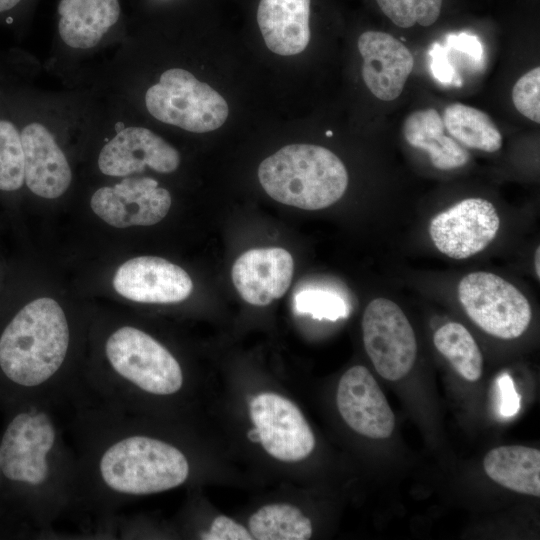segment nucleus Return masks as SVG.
I'll return each instance as SVG.
<instances>
[{"label":"nucleus","instance_id":"obj_1","mask_svg":"<svg viewBox=\"0 0 540 540\" xmlns=\"http://www.w3.org/2000/svg\"><path fill=\"white\" fill-rule=\"evenodd\" d=\"M70 345V329L62 307L42 297L21 308L0 336V369L26 389L55 384Z\"/></svg>","mask_w":540,"mask_h":540},{"label":"nucleus","instance_id":"obj_2","mask_svg":"<svg viewBox=\"0 0 540 540\" xmlns=\"http://www.w3.org/2000/svg\"><path fill=\"white\" fill-rule=\"evenodd\" d=\"M93 476L112 496H143L182 485L189 462L176 446L148 435L123 431L95 452Z\"/></svg>","mask_w":540,"mask_h":540},{"label":"nucleus","instance_id":"obj_3","mask_svg":"<svg viewBox=\"0 0 540 540\" xmlns=\"http://www.w3.org/2000/svg\"><path fill=\"white\" fill-rule=\"evenodd\" d=\"M258 179L271 198L304 210L331 206L348 186V173L340 158L312 144L279 149L261 162Z\"/></svg>","mask_w":540,"mask_h":540},{"label":"nucleus","instance_id":"obj_4","mask_svg":"<svg viewBox=\"0 0 540 540\" xmlns=\"http://www.w3.org/2000/svg\"><path fill=\"white\" fill-rule=\"evenodd\" d=\"M60 438L52 416L43 408L15 415L0 443V472L16 483L41 491L45 503L63 484Z\"/></svg>","mask_w":540,"mask_h":540},{"label":"nucleus","instance_id":"obj_5","mask_svg":"<svg viewBox=\"0 0 540 540\" xmlns=\"http://www.w3.org/2000/svg\"><path fill=\"white\" fill-rule=\"evenodd\" d=\"M6 86L20 126L25 185L36 196L58 198L70 187L72 170L54 132V121L43 116L26 89Z\"/></svg>","mask_w":540,"mask_h":540},{"label":"nucleus","instance_id":"obj_6","mask_svg":"<svg viewBox=\"0 0 540 540\" xmlns=\"http://www.w3.org/2000/svg\"><path fill=\"white\" fill-rule=\"evenodd\" d=\"M107 362L118 379L114 385L125 391L169 396L183 385V372L177 359L159 341L143 330L122 326L106 340Z\"/></svg>","mask_w":540,"mask_h":540},{"label":"nucleus","instance_id":"obj_7","mask_svg":"<svg viewBox=\"0 0 540 540\" xmlns=\"http://www.w3.org/2000/svg\"><path fill=\"white\" fill-rule=\"evenodd\" d=\"M146 111L161 123L193 133L221 127L229 114L226 100L190 71L173 67L144 92Z\"/></svg>","mask_w":540,"mask_h":540},{"label":"nucleus","instance_id":"obj_8","mask_svg":"<svg viewBox=\"0 0 540 540\" xmlns=\"http://www.w3.org/2000/svg\"><path fill=\"white\" fill-rule=\"evenodd\" d=\"M458 298L469 318L494 337L518 338L530 324L532 310L527 298L496 274H467L458 284Z\"/></svg>","mask_w":540,"mask_h":540},{"label":"nucleus","instance_id":"obj_9","mask_svg":"<svg viewBox=\"0 0 540 540\" xmlns=\"http://www.w3.org/2000/svg\"><path fill=\"white\" fill-rule=\"evenodd\" d=\"M363 342L367 355L380 376L397 381L413 367L417 355L414 330L393 301L376 298L362 317Z\"/></svg>","mask_w":540,"mask_h":540},{"label":"nucleus","instance_id":"obj_10","mask_svg":"<svg viewBox=\"0 0 540 540\" xmlns=\"http://www.w3.org/2000/svg\"><path fill=\"white\" fill-rule=\"evenodd\" d=\"M113 134L100 148L97 165L109 177L123 178L149 168L158 173L177 170L181 156L176 148L147 127L114 123Z\"/></svg>","mask_w":540,"mask_h":540},{"label":"nucleus","instance_id":"obj_11","mask_svg":"<svg viewBox=\"0 0 540 540\" xmlns=\"http://www.w3.org/2000/svg\"><path fill=\"white\" fill-rule=\"evenodd\" d=\"M499 227L498 212L490 201L467 198L435 215L429 224V235L441 253L461 260L487 248Z\"/></svg>","mask_w":540,"mask_h":540},{"label":"nucleus","instance_id":"obj_12","mask_svg":"<svg viewBox=\"0 0 540 540\" xmlns=\"http://www.w3.org/2000/svg\"><path fill=\"white\" fill-rule=\"evenodd\" d=\"M249 411L259 442L272 457L297 462L313 451L314 434L300 409L289 399L276 393H261L251 400Z\"/></svg>","mask_w":540,"mask_h":540},{"label":"nucleus","instance_id":"obj_13","mask_svg":"<svg viewBox=\"0 0 540 540\" xmlns=\"http://www.w3.org/2000/svg\"><path fill=\"white\" fill-rule=\"evenodd\" d=\"M94 213L116 228L150 226L169 212V191L148 176L123 177L119 182L98 188L90 200Z\"/></svg>","mask_w":540,"mask_h":540},{"label":"nucleus","instance_id":"obj_14","mask_svg":"<svg viewBox=\"0 0 540 540\" xmlns=\"http://www.w3.org/2000/svg\"><path fill=\"white\" fill-rule=\"evenodd\" d=\"M120 0H58L56 36L72 55L96 51L123 26Z\"/></svg>","mask_w":540,"mask_h":540},{"label":"nucleus","instance_id":"obj_15","mask_svg":"<svg viewBox=\"0 0 540 540\" xmlns=\"http://www.w3.org/2000/svg\"><path fill=\"white\" fill-rule=\"evenodd\" d=\"M113 287L134 302L171 304L187 299L193 282L184 269L166 259L139 256L119 266Z\"/></svg>","mask_w":540,"mask_h":540},{"label":"nucleus","instance_id":"obj_16","mask_svg":"<svg viewBox=\"0 0 540 540\" xmlns=\"http://www.w3.org/2000/svg\"><path fill=\"white\" fill-rule=\"evenodd\" d=\"M343 420L355 432L385 439L395 427V416L370 371L361 365L348 369L341 377L336 394Z\"/></svg>","mask_w":540,"mask_h":540},{"label":"nucleus","instance_id":"obj_17","mask_svg":"<svg viewBox=\"0 0 540 540\" xmlns=\"http://www.w3.org/2000/svg\"><path fill=\"white\" fill-rule=\"evenodd\" d=\"M294 272L291 254L279 247L244 252L232 266L233 284L244 301L267 306L288 290Z\"/></svg>","mask_w":540,"mask_h":540},{"label":"nucleus","instance_id":"obj_18","mask_svg":"<svg viewBox=\"0 0 540 540\" xmlns=\"http://www.w3.org/2000/svg\"><path fill=\"white\" fill-rule=\"evenodd\" d=\"M357 45L367 88L380 100H395L414 67L410 50L394 36L381 31L362 33Z\"/></svg>","mask_w":540,"mask_h":540},{"label":"nucleus","instance_id":"obj_19","mask_svg":"<svg viewBox=\"0 0 540 540\" xmlns=\"http://www.w3.org/2000/svg\"><path fill=\"white\" fill-rule=\"evenodd\" d=\"M311 0H260L257 23L269 50L291 56L310 41Z\"/></svg>","mask_w":540,"mask_h":540},{"label":"nucleus","instance_id":"obj_20","mask_svg":"<svg viewBox=\"0 0 540 540\" xmlns=\"http://www.w3.org/2000/svg\"><path fill=\"white\" fill-rule=\"evenodd\" d=\"M402 134L410 146L426 151L432 165L439 170L457 169L470 160L469 152L445 134L442 116L434 108L410 113L403 122Z\"/></svg>","mask_w":540,"mask_h":540},{"label":"nucleus","instance_id":"obj_21","mask_svg":"<svg viewBox=\"0 0 540 540\" xmlns=\"http://www.w3.org/2000/svg\"><path fill=\"white\" fill-rule=\"evenodd\" d=\"M486 474L501 486L518 493L540 495V451L511 445L490 450L484 460Z\"/></svg>","mask_w":540,"mask_h":540},{"label":"nucleus","instance_id":"obj_22","mask_svg":"<svg viewBox=\"0 0 540 540\" xmlns=\"http://www.w3.org/2000/svg\"><path fill=\"white\" fill-rule=\"evenodd\" d=\"M445 129L458 143L488 153L502 147L503 137L483 111L462 104L448 105L442 116Z\"/></svg>","mask_w":540,"mask_h":540},{"label":"nucleus","instance_id":"obj_23","mask_svg":"<svg viewBox=\"0 0 540 540\" xmlns=\"http://www.w3.org/2000/svg\"><path fill=\"white\" fill-rule=\"evenodd\" d=\"M248 530L257 540H306L312 535V524L293 505L268 504L250 516Z\"/></svg>","mask_w":540,"mask_h":540},{"label":"nucleus","instance_id":"obj_24","mask_svg":"<svg viewBox=\"0 0 540 540\" xmlns=\"http://www.w3.org/2000/svg\"><path fill=\"white\" fill-rule=\"evenodd\" d=\"M433 342L436 349L465 380L475 382L481 377V351L471 333L462 324H444L435 332Z\"/></svg>","mask_w":540,"mask_h":540},{"label":"nucleus","instance_id":"obj_25","mask_svg":"<svg viewBox=\"0 0 540 540\" xmlns=\"http://www.w3.org/2000/svg\"><path fill=\"white\" fill-rule=\"evenodd\" d=\"M381 11L398 27L409 28L416 23L430 26L438 19L442 0H376Z\"/></svg>","mask_w":540,"mask_h":540},{"label":"nucleus","instance_id":"obj_26","mask_svg":"<svg viewBox=\"0 0 540 540\" xmlns=\"http://www.w3.org/2000/svg\"><path fill=\"white\" fill-rule=\"evenodd\" d=\"M294 309L298 314H309L314 319L336 321L349 314L346 302L338 294L308 289L294 296Z\"/></svg>","mask_w":540,"mask_h":540},{"label":"nucleus","instance_id":"obj_27","mask_svg":"<svg viewBox=\"0 0 540 540\" xmlns=\"http://www.w3.org/2000/svg\"><path fill=\"white\" fill-rule=\"evenodd\" d=\"M512 101L515 108L535 123H540V68L537 66L514 84Z\"/></svg>","mask_w":540,"mask_h":540},{"label":"nucleus","instance_id":"obj_28","mask_svg":"<svg viewBox=\"0 0 540 540\" xmlns=\"http://www.w3.org/2000/svg\"><path fill=\"white\" fill-rule=\"evenodd\" d=\"M206 540H251L249 530L233 519L220 515L216 517L210 529L201 537Z\"/></svg>","mask_w":540,"mask_h":540},{"label":"nucleus","instance_id":"obj_29","mask_svg":"<svg viewBox=\"0 0 540 540\" xmlns=\"http://www.w3.org/2000/svg\"><path fill=\"white\" fill-rule=\"evenodd\" d=\"M499 389V411L503 417H512L520 409V396L517 393L514 382L508 374H502L497 379Z\"/></svg>","mask_w":540,"mask_h":540},{"label":"nucleus","instance_id":"obj_30","mask_svg":"<svg viewBox=\"0 0 540 540\" xmlns=\"http://www.w3.org/2000/svg\"><path fill=\"white\" fill-rule=\"evenodd\" d=\"M430 55L432 57L431 71L434 77L442 83H454V85L460 86L461 81L456 75L454 68L447 60L444 47L435 43L430 51Z\"/></svg>","mask_w":540,"mask_h":540},{"label":"nucleus","instance_id":"obj_31","mask_svg":"<svg viewBox=\"0 0 540 540\" xmlns=\"http://www.w3.org/2000/svg\"><path fill=\"white\" fill-rule=\"evenodd\" d=\"M447 43L461 52L466 53L475 61L481 60L482 46L477 37L465 33L459 35H451L447 38Z\"/></svg>","mask_w":540,"mask_h":540},{"label":"nucleus","instance_id":"obj_32","mask_svg":"<svg viewBox=\"0 0 540 540\" xmlns=\"http://www.w3.org/2000/svg\"><path fill=\"white\" fill-rule=\"evenodd\" d=\"M26 2L27 0H0V17L2 16L6 23H12V12Z\"/></svg>","mask_w":540,"mask_h":540},{"label":"nucleus","instance_id":"obj_33","mask_svg":"<svg viewBox=\"0 0 540 540\" xmlns=\"http://www.w3.org/2000/svg\"><path fill=\"white\" fill-rule=\"evenodd\" d=\"M539 262H540V247H537L536 252H535V272L538 279L540 277Z\"/></svg>","mask_w":540,"mask_h":540},{"label":"nucleus","instance_id":"obj_34","mask_svg":"<svg viewBox=\"0 0 540 540\" xmlns=\"http://www.w3.org/2000/svg\"><path fill=\"white\" fill-rule=\"evenodd\" d=\"M248 438L253 442H259V435L255 428L251 429L248 432Z\"/></svg>","mask_w":540,"mask_h":540}]
</instances>
